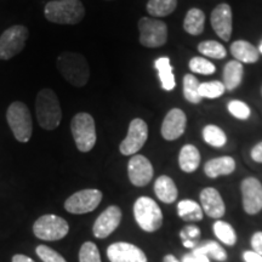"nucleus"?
<instances>
[{
    "label": "nucleus",
    "mask_w": 262,
    "mask_h": 262,
    "mask_svg": "<svg viewBox=\"0 0 262 262\" xmlns=\"http://www.w3.org/2000/svg\"><path fill=\"white\" fill-rule=\"evenodd\" d=\"M57 70L62 77L75 88H83L90 78V68L86 58L81 54L64 51L57 58Z\"/></svg>",
    "instance_id": "nucleus-1"
},
{
    "label": "nucleus",
    "mask_w": 262,
    "mask_h": 262,
    "mask_svg": "<svg viewBox=\"0 0 262 262\" xmlns=\"http://www.w3.org/2000/svg\"><path fill=\"white\" fill-rule=\"evenodd\" d=\"M48 21L57 25H78L83 21L85 8L80 0H51L44 8Z\"/></svg>",
    "instance_id": "nucleus-2"
},
{
    "label": "nucleus",
    "mask_w": 262,
    "mask_h": 262,
    "mask_svg": "<svg viewBox=\"0 0 262 262\" xmlns=\"http://www.w3.org/2000/svg\"><path fill=\"white\" fill-rule=\"evenodd\" d=\"M35 112L39 125L45 130H54L60 125L62 111L57 95L51 89H41L35 98Z\"/></svg>",
    "instance_id": "nucleus-3"
},
{
    "label": "nucleus",
    "mask_w": 262,
    "mask_h": 262,
    "mask_svg": "<svg viewBox=\"0 0 262 262\" xmlns=\"http://www.w3.org/2000/svg\"><path fill=\"white\" fill-rule=\"evenodd\" d=\"M6 120L18 142L26 143L31 140L33 133L32 116L24 102L15 101L10 104L6 111Z\"/></svg>",
    "instance_id": "nucleus-4"
},
{
    "label": "nucleus",
    "mask_w": 262,
    "mask_h": 262,
    "mask_svg": "<svg viewBox=\"0 0 262 262\" xmlns=\"http://www.w3.org/2000/svg\"><path fill=\"white\" fill-rule=\"evenodd\" d=\"M71 131L75 146L80 152L86 153L94 148L97 135L93 116L85 112L75 114L71 122Z\"/></svg>",
    "instance_id": "nucleus-5"
},
{
    "label": "nucleus",
    "mask_w": 262,
    "mask_h": 262,
    "mask_svg": "<svg viewBox=\"0 0 262 262\" xmlns=\"http://www.w3.org/2000/svg\"><path fill=\"white\" fill-rule=\"evenodd\" d=\"M134 216L137 225L145 232L152 233L163 225V212L159 205L149 196H140L134 204Z\"/></svg>",
    "instance_id": "nucleus-6"
},
{
    "label": "nucleus",
    "mask_w": 262,
    "mask_h": 262,
    "mask_svg": "<svg viewBox=\"0 0 262 262\" xmlns=\"http://www.w3.org/2000/svg\"><path fill=\"white\" fill-rule=\"evenodd\" d=\"M68 232H70L68 222L57 215H44L33 225V233L41 241H60L68 234Z\"/></svg>",
    "instance_id": "nucleus-7"
},
{
    "label": "nucleus",
    "mask_w": 262,
    "mask_h": 262,
    "mask_svg": "<svg viewBox=\"0 0 262 262\" xmlns=\"http://www.w3.org/2000/svg\"><path fill=\"white\" fill-rule=\"evenodd\" d=\"M28 29L22 25H15L5 29L0 35V60L8 61L15 57L26 47Z\"/></svg>",
    "instance_id": "nucleus-8"
},
{
    "label": "nucleus",
    "mask_w": 262,
    "mask_h": 262,
    "mask_svg": "<svg viewBox=\"0 0 262 262\" xmlns=\"http://www.w3.org/2000/svg\"><path fill=\"white\" fill-rule=\"evenodd\" d=\"M140 42L145 48H159L168 40V26L163 21L142 17L139 21Z\"/></svg>",
    "instance_id": "nucleus-9"
},
{
    "label": "nucleus",
    "mask_w": 262,
    "mask_h": 262,
    "mask_svg": "<svg viewBox=\"0 0 262 262\" xmlns=\"http://www.w3.org/2000/svg\"><path fill=\"white\" fill-rule=\"evenodd\" d=\"M102 201V192L98 189H81L64 202V209L74 215L94 211Z\"/></svg>",
    "instance_id": "nucleus-10"
},
{
    "label": "nucleus",
    "mask_w": 262,
    "mask_h": 262,
    "mask_svg": "<svg viewBox=\"0 0 262 262\" xmlns=\"http://www.w3.org/2000/svg\"><path fill=\"white\" fill-rule=\"evenodd\" d=\"M148 139V126L145 120L136 118L131 120L127 135L120 143L119 150L123 156H135Z\"/></svg>",
    "instance_id": "nucleus-11"
},
{
    "label": "nucleus",
    "mask_w": 262,
    "mask_h": 262,
    "mask_svg": "<svg viewBox=\"0 0 262 262\" xmlns=\"http://www.w3.org/2000/svg\"><path fill=\"white\" fill-rule=\"evenodd\" d=\"M243 208L247 214L256 215L262 210V185L257 179L247 178L241 185Z\"/></svg>",
    "instance_id": "nucleus-12"
},
{
    "label": "nucleus",
    "mask_w": 262,
    "mask_h": 262,
    "mask_svg": "<svg viewBox=\"0 0 262 262\" xmlns=\"http://www.w3.org/2000/svg\"><path fill=\"white\" fill-rule=\"evenodd\" d=\"M153 166L145 156L135 155L127 164V176L136 187H145L153 179Z\"/></svg>",
    "instance_id": "nucleus-13"
},
{
    "label": "nucleus",
    "mask_w": 262,
    "mask_h": 262,
    "mask_svg": "<svg viewBox=\"0 0 262 262\" xmlns=\"http://www.w3.org/2000/svg\"><path fill=\"white\" fill-rule=\"evenodd\" d=\"M120 221H122V210H120L119 206H108L106 210L101 212V215L95 221L93 233L98 239L110 237L118 228V226L120 225Z\"/></svg>",
    "instance_id": "nucleus-14"
},
{
    "label": "nucleus",
    "mask_w": 262,
    "mask_h": 262,
    "mask_svg": "<svg viewBox=\"0 0 262 262\" xmlns=\"http://www.w3.org/2000/svg\"><path fill=\"white\" fill-rule=\"evenodd\" d=\"M107 256L111 262H148L145 251L126 242L111 244L107 248Z\"/></svg>",
    "instance_id": "nucleus-15"
},
{
    "label": "nucleus",
    "mask_w": 262,
    "mask_h": 262,
    "mask_svg": "<svg viewBox=\"0 0 262 262\" xmlns=\"http://www.w3.org/2000/svg\"><path fill=\"white\" fill-rule=\"evenodd\" d=\"M187 125V117L180 108H172L164 118L162 124V136L168 141L178 140L183 135Z\"/></svg>",
    "instance_id": "nucleus-16"
},
{
    "label": "nucleus",
    "mask_w": 262,
    "mask_h": 262,
    "mask_svg": "<svg viewBox=\"0 0 262 262\" xmlns=\"http://www.w3.org/2000/svg\"><path fill=\"white\" fill-rule=\"evenodd\" d=\"M211 27L222 40L228 41L232 35V10L228 4H220L212 10Z\"/></svg>",
    "instance_id": "nucleus-17"
},
{
    "label": "nucleus",
    "mask_w": 262,
    "mask_h": 262,
    "mask_svg": "<svg viewBox=\"0 0 262 262\" xmlns=\"http://www.w3.org/2000/svg\"><path fill=\"white\" fill-rule=\"evenodd\" d=\"M201 206L203 212H205L211 219H221L226 212L224 199L217 189L208 187L201 192Z\"/></svg>",
    "instance_id": "nucleus-18"
},
{
    "label": "nucleus",
    "mask_w": 262,
    "mask_h": 262,
    "mask_svg": "<svg viewBox=\"0 0 262 262\" xmlns=\"http://www.w3.org/2000/svg\"><path fill=\"white\" fill-rule=\"evenodd\" d=\"M235 170V160L232 157H219L209 160L204 166V172L208 178L216 179L219 176H226Z\"/></svg>",
    "instance_id": "nucleus-19"
},
{
    "label": "nucleus",
    "mask_w": 262,
    "mask_h": 262,
    "mask_svg": "<svg viewBox=\"0 0 262 262\" xmlns=\"http://www.w3.org/2000/svg\"><path fill=\"white\" fill-rule=\"evenodd\" d=\"M231 54L235 57V61L241 63H255L260 58L258 49L245 40H237L231 45Z\"/></svg>",
    "instance_id": "nucleus-20"
},
{
    "label": "nucleus",
    "mask_w": 262,
    "mask_h": 262,
    "mask_svg": "<svg viewBox=\"0 0 262 262\" xmlns=\"http://www.w3.org/2000/svg\"><path fill=\"white\" fill-rule=\"evenodd\" d=\"M155 192L159 201L165 203V204H171V203L178 199L179 195V191L175 182L172 181L171 178H169L166 175L159 176L156 180Z\"/></svg>",
    "instance_id": "nucleus-21"
},
{
    "label": "nucleus",
    "mask_w": 262,
    "mask_h": 262,
    "mask_svg": "<svg viewBox=\"0 0 262 262\" xmlns=\"http://www.w3.org/2000/svg\"><path fill=\"white\" fill-rule=\"evenodd\" d=\"M201 164V153L193 145H185L180 150L179 165L182 171L191 173L198 169Z\"/></svg>",
    "instance_id": "nucleus-22"
},
{
    "label": "nucleus",
    "mask_w": 262,
    "mask_h": 262,
    "mask_svg": "<svg viewBox=\"0 0 262 262\" xmlns=\"http://www.w3.org/2000/svg\"><path fill=\"white\" fill-rule=\"evenodd\" d=\"M156 70L158 71L162 88L165 91H171L176 86L175 77H173L172 66L169 57H159L155 62Z\"/></svg>",
    "instance_id": "nucleus-23"
},
{
    "label": "nucleus",
    "mask_w": 262,
    "mask_h": 262,
    "mask_svg": "<svg viewBox=\"0 0 262 262\" xmlns=\"http://www.w3.org/2000/svg\"><path fill=\"white\" fill-rule=\"evenodd\" d=\"M243 64L239 61H229L224 70V85L226 90L232 91L243 79Z\"/></svg>",
    "instance_id": "nucleus-24"
},
{
    "label": "nucleus",
    "mask_w": 262,
    "mask_h": 262,
    "mask_svg": "<svg viewBox=\"0 0 262 262\" xmlns=\"http://www.w3.org/2000/svg\"><path fill=\"white\" fill-rule=\"evenodd\" d=\"M205 15L201 9L193 8L189 10L183 21V29L191 35H199L204 31Z\"/></svg>",
    "instance_id": "nucleus-25"
},
{
    "label": "nucleus",
    "mask_w": 262,
    "mask_h": 262,
    "mask_svg": "<svg viewBox=\"0 0 262 262\" xmlns=\"http://www.w3.org/2000/svg\"><path fill=\"white\" fill-rule=\"evenodd\" d=\"M178 214L182 220L187 222H198L203 219L202 206L191 199H185L178 204Z\"/></svg>",
    "instance_id": "nucleus-26"
},
{
    "label": "nucleus",
    "mask_w": 262,
    "mask_h": 262,
    "mask_svg": "<svg viewBox=\"0 0 262 262\" xmlns=\"http://www.w3.org/2000/svg\"><path fill=\"white\" fill-rule=\"evenodd\" d=\"M193 250H194L193 253L205 255V256L214 258V260L219 262H224L227 260V253H226L225 249L217 242L206 241L204 243L196 245Z\"/></svg>",
    "instance_id": "nucleus-27"
},
{
    "label": "nucleus",
    "mask_w": 262,
    "mask_h": 262,
    "mask_svg": "<svg viewBox=\"0 0 262 262\" xmlns=\"http://www.w3.org/2000/svg\"><path fill=\"white\" fill-rule=\"evenodd\" d=\"M178 0H149L147 3V11L155 17H165L175 11Z\"/></svg>",
    "instance_id": "nucleus-28"
},
{
    "label": "nucleus",
    "mask_w": 262,
    "mask_h": 262,
    "mask_svg": "<svg viewBox=\"0 0 262 262\" xmlns=\"http://www.w3.org/2000/svg\"><path fill=\"white\" fill-rule=\"evenodd\" d=\"M214 233L216 238L222 243L228 245V247H233L237 243V234H235L234 228L232 227L228 222L225 221H216L214 224Z\"/></svg>",
    "instance_id": "nucleus-29"
},
{
    "label": "nucleus",
    "mask_w": 262,
    "mask_h": 262,
    "mask_svg": "<svg viewBox=\"0 0 262 262\" xmlns=\"http://www.w3.org/2000/svg\"><path fill=\"white\" fill-rule=\"evenodd\" d=\"M199 81L193 74H186L183 78V95L191 103H199L203 100L199 95Z\"/></svg>",
    "instance_id": "nucleus-30"
},
{
    "label": "nucleus",
    "mask_w": 262,
    "mask_h": 262,
    "mask_svg": "<svg viewBox=\"0 0 262 262\" xmlns=\"http://www.w3.org/2000/svg\"><path fill=\"white\" fill-rule=\"evenodd\" d=\"M203 139L208 145L217 147V148L224 147L227 142V137H226L224 130L216 125H206L203 129Z\"/></svg>",
    "instance_id": "nucleus-31"
},
{
    "label": "nucleus",
    "mask_w": 262,
    "mask_h": 262,
    "mask_svg": "<svg viewBox=\"0 0 262 262\" xmlns=\"http://www.w3.org/2000/svg\"><path fill=\"white\" fill-rule=\"evenodd\" d=\"M198 51L204 56L216 58V60H222L227 56V51L221 42L215 40L202 41L198 45Z\"/></svg>",
    "instance_id": "nucleus-32"
},
{
    "label": "nucleus",
    "mask_w": 262,
    "mask_h": 262,
    "mask_svg": "<svg viewBox=\"0 0 262 262\" xmlns=\"http://www.w3.org/2000/svg\"><path fill=\"white\" fill-rule=\"evenodd\" d=\"M225 85L221 81H206L199 84V95L202 98H217L225 94Z\"/></svg>",
    "instance_id": "nucleus-33"
},
{
    "label": "nucleus",
    "mask_w": 262,
    "mask_h": 262,
    "mask_svg": "<svg viewBox=\"0 0 262 262\" xmlns=\"http://www.w3.org/2000/svg\"><path fill=\"white\" fill-rule=\"evenodd\" d=\"M182 245L187 249H194L198 245V239L201 237V229L194 225H188L180 232Z\"/></svg>",
    "instance_id": "nucleus-34"
},
{
    "label": "nucleus",
    "mask_w": 262,
    "mask_h": 262,
    "mask_svg": "<svg viewBox=\"0 0 262 262\" xmlns=\"http://www.w3.org/2000/svg\"><path fill=\"white\" fill-rule=\"evenodd\" d=\"M79 262H102L97 245L93 242H85L79 250Z\"/></svg>",
    "instance_id": "nucleus-35"
},
{
    "label": "nucleus",
    "mask_w": 262,
    "mask_h": 262,
    "mask_svg": "<svg viewBox=\"0 0 262 262\" xmlns=\"http://www.w3.org/2000/svg\"><path fill=\"white\" fill-rule=\"evenodd\" d=\"M189 70H191L193 73L209 75L215 73L216 67L210 61H208L204 57H193L192 60L189 61Z\"/></svg>",
    "instance_id": "nucleus-36"
},
{
    "label": "nucleus",
    "mask_w": 262,
    "mask_h": 262,
    "mask_svg": "<svg viewBox=\"0 0 262 262\" xmlns=\"http://www.w3.org/2000/svg\"><path fill=\"white\" fill-rule=\"evenodd\" d=\"M228 112L232 114V116L237 118V119L241 120H247L249 117H250V108L247 103L242 102V101H231L228 103Z\"/></svg>",
    "instance_id": "nucleus-37"
},
{
    "label": "nucleus",
    "mask_w": 262,
    "mask_h": 262,
    "mask_svg": "<svg viewBox=\"0 0 262 262\" xmlns=\"http://www.w3.org/2000/svg\"><path fill=\"white\" fill-rule=\"evenodd\" d=\"M35 253L44 262H67L61 254H58L54 249L49 248L48 245H39L35 249Z\"/></svg>",
    "instance_id": "nucleus-38"
},
{
    "label": "nucleus",
    "mask_w": 262,
    "mask_h": 262,
    "mask_svg": "<svg viewBox=\"0 0 262 262\" xmlns=\"http://www.w3.org/2000/svg\"><path fill=\"white\" fill-rule=\"evenodd\" d=\"M251 247H253L255 253L260 254L262 256V231L255 232L251 237Z\"/></svg>",
    "instance_id": "nucleus-39"
},
{
    "label": "nucleus",
    "mask_w": 262,
    "mask_h": 262,
    "mask_svg": "<svg viewBox=\"0 0 262 262\" xmlns=\"http://www.w3.org/2000/svg\"><path fill=\"white\" fill-rule=\"evenodd\" d=\"M181 262H210V261H209V257L205 256V255L191 253V254L185 255Z\"/></svg>",
    "instance_id": "nucleus-40"
},
{
    "label": "nucleus",
    "mask_w": 262,
    "mask_h": 262,
    "mask_svg": "<svg viewBox=\"0 0 262 262\" xmlns=\"http://www.w3.org/2000/svg\"><path fill=\"white\" fill-rule=\"evenodd\" d=\"M251 158L254 162L262 163V142H258L256 146L251 149Z\"/></svg>",
    "instance_id": "nucleus-41"
},
{
    "label": "nucleus",
    "mask_w": 262,
    "mask_h": 262,
    "mask_svg": "<svg viewBox=\"0 0 262 262\" xmlns=\"http://www.w3.org/2000/svg\"><path fill=\"white\" fill-rule=\"evenodd\" d=\"M243 257L245 262H262V256L255 251H245Z\"/></svg>",
    "instance_id": "nucleus-42"
},
{
    "label": "nucleus",
    "mask_w": 262,
    "mask_h": 262,
    "mask_svg": "<svg viewBox=\"0 0 262 262\" xmlns=\"http://www.w3.org/2000/svg\"><path fill=\"white\" fill-rule=\"evenodd\" d=\"M12 262H35V261H33L31 257L26 256V255L16 254L12 256Z\"/></svg>",
    "instance_id": "nucleus-43"
},
{
    "label": "nucleus",
    "mask_w": 262,
    "mask_h": 262,
    "mask_svg": "<svg viewBox=\"0 0 262 262\" xmlns=\"http://www.w3.org/2000/svg\"><path fill=\"white\" fill-rule=\"evenodd\" d=\"M163 262H181V261H179L178 258H176L175 256H173V255H166L165 257L163 258Z\"/></svg>",
    "instance_id": "nucleus-44"
},
{
    "label": "nucleus",
    "mask_w": 262,
    "mask_h": 262,
    "mask_svg": "<svg viewBox=\"0 0 262 262\" xmlns=\"http://www.w3.org/2000/svg\"><path fill=\"white\" fill-rule=\"evenodd\" d=\"M258 52H260V54H262V42L260 44V47H258Z\"/></svg>",
    "instance_id": "nucleus-45"
},
{
    "label": "nucleus",
    "mask_w": 262,
    "mask_h": 262,
    "mask_svg": "<svg viewBox=\"0 0 262 262\" xmlns=\"http://www.w3.org/2000/svg\"><path fill=\"white\" fill-rule=\"evenodd\" d=\"M108 2H110V0H108Z\"/></svg>",
    "instance_id": "nucleus-46"
}]
</instances>
